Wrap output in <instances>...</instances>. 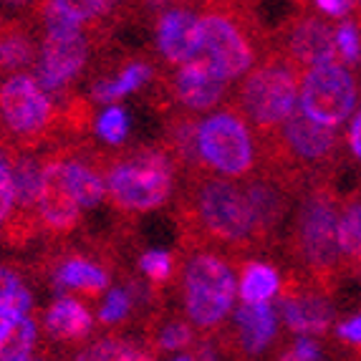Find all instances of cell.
<instances>
[{"mask_svg":"<svg viewBox=\"0 0 361 361\" xmlns=\"http://www.w3.org/2000/svg\"><path fill=\"white\" fill-rule=\"evenodd\" d=\"M180 238L220 247L235 258L260 253L245 190L238 180L205 169L187 172L175 202Z\"/></svg>","mask_w":361,"mask_h":361,"instance_id":"cell-1","label":"cell"},{"mask_svg":"<svg viewBox=\"0 0 361 361\" xmlns=\"http://www.w3.org/2000/svg\"><path fill=\"white\" fill-rule=\"evenodd\" d=\"M235 255L220 247L180 238L175 250V278L185 319L202 338H217L233 316L238 295Z\"/></svg>","mask_w":361,"mask_h":361,"instance_id":"cell-2","label":"cell"},{"mask_svg":"<svg viewBox=\"0 0 361 361\" xmlns=\"http://www.w3.org/2000/svg\"><path fill=\"white\" fill-rule=\"evenodd\" d=\"M338 207L341 197L334 177L311 180L298 192V205L288 233V255L295 263V271L331 295L343 273L338 247Z\"/></svg>","mask_w":361,"mask_h":361,"instance_id":"cell-3","label":"cell"},{"mask_svg":"<svg viewBox=\"0 0 361 361\" xmlns=\"http://www.w3.org/2000/svg\"><path fill=\"white\" fill-rule=\"evenodd\" d=\"M109 205L124 220L154 212L172 200L180 164L164 145L99 147Z\"/></svg>","mask_w":361,"mask_h":361,"instance_id":"cell-4","label":"cell"},{"mask_svg":"<svg viewBox=\"0 0 361 361\" xmlns=\"http://www.w3.org/2000/svg\"><path fill=\"white\" fill-rule=\"evenodd\" d=\"M200 51L238 81L271 49V30L260 25L255 0H200Z\"/></svg>","mask_w":361,"mask_h":361,"instance_id":"cell-5","label":"cell"},{"mask_svg":"<svg viewBox=\"0 0 361 361\" xmlns=\"http://www.w3.org/2000/svg\"><path fill=\"white\" fill-rule=\"evenodd\" d=\"M341 145V134L336 129L313 121L301 109L293 111L271 137L260 139L263 147L260 167L271 169L303 190V185L311 180L336 177L343 149Z\"/></svg>","mask_w":361,"mask_h":361,"instance_id":"cell-6","label":"cell"},{"mask_svg":"<svg viewBox=\"0 0 361 361\" xmlns=\"http://www.w3.org/2000/svg\"><path fill=\"white\" fill-rule=\"evenodd\" d=\"M303 71L283 54L268 49L250 71L238 78L235 106L260 139L271 137L295 111Z\"/></svg>","mask_w":361,"mask_h":361,"instance_id":"cell-7","label":"cell"},{"mask_svg":"<svg viewBox=\"0 0 361 361\" xmlns=\"http://www.w3.org/2000/svg\"><path fill=\"white\" fill-rule=\"evenodd\" d=\"M195 145L200 169L230 180H245L255 175L263 162L260 137L247 124L235 102L212 109L197 121Z\"/></svg>","mask_w":361,"mask_h":361,"instance_id":"cell-8","label":"cell"},{"mask_svg":"<svg viewBox=\"0 0 361 361\" xmlns=\"http://www.w3.org/2000/svg\"><path fill=\"white\" fill-rule=\"evenodd\" d=\"M59 104L33 73H11L0 81V139L18 149H43L61 142Z\"/></svg>","mask_w":361,"mask_h":361,"instance_id":"cell-9","label":"cell"},{"mask_svg":"<svg viewBox=\"0 0 361 361\" xmlns=\"http://www.w3.org/2000/svg\"><path fill=\"white\" fill-rule=\"evenodd\" d=\"M230 84L233 81L220 71L215 61L200 51L197 56L175 68L162 66L159 76L152 84V91H154L152 102L162 114L167 109L177 106L202 116L228 102Z\"/></svg>","mask_w":361,"mask_h":361,"instance_id":"cell-10","label":"cell"},{"mask_svg":"<svg viewBox=\"0 0 361 361\" xmlns=\"http://www.w3.org/2000/svg\"><path fill=\"white\" fill-rule=\"evenodd\" d=\"M116 265H119L116 245L99 243L97 247H89V250L81 245L56 247L46 255L41 268L43 276L54 283V288L78 293L89 301H99L111 288V276Z\"/></svg>","mask_w":361,"mask_h":361,"instance_id":"cell-11","label":"cell"},{"mask_svg":"<svg viewBox=\"0 0 361 361\" xmlns=\"http://www.w3.org/2000/svg\"><path fill=\"white\" fill-rule=\"evenodd\" d=\"M81 202L68 177L66 142L43 149L41 182H38V223L41 233L51 240H63L81 225Z\"/></svg>","mask_w":361,"mask_h":361,"instance_id":"cell-12","label":"cell"},{"mask_svg":"<svg viewBox=\"0 0 361 361\" xmlns=\"http://www.w3.org/2000/svg\"><path fill=\"white\" fill-rule=\"evenodd\" d=\"M359 99V81L351 66L341 61L321 63L303 71L301 76V102L303 114L326 127H341L349 119Z\"/></svg>","mask_w":361,"mask_h":361,"instance_id":"cell-13","label":"cell"},{"mask_svg":"<svg viewBox=\"0 0 361 361\" xmlns=\"http://www.w3.org/2000/svg\"><path fill=\"white\" fill-rule=\"evenodd\" d=\"M271 49L283 54L295 66L306 71L311 66L338 61L336 23L321 16V11L301 8L288 16L276 30H271Z\"/></svg>","mask_w":361,"mask_h":361,"instance_id":"cell-14","label":"cell"},{"mask_svg":"<svg viewBox=\"0 0 361 361\" xmlns=\"http://www.w3.org/2000/svg\"><path fill=\"white\" fill-rule=\"evenodd\" d=\"M243 190H245L250 215H253L258 250H273L281 243V230H283L286 217L301 190L265 167H260L255 175L245 177Z\"/></svg>","mask_w":361,"mask_h":361,"instance_id":"cell-15","label":"cell"},{"mask_svg":"<svg viewBox=\"0 0 361 361\" xmlns=\"http://www.w3.org/2000/svg\"><path fill=\"white\" fill-rule=\"evenodd\" d=\"M278 313L286 329L298 336H326L334 324L331 293L313 286L298 271L288 273L278 288Z\"/></svg>","mask_w":361,"mask_h":361,"instance_id":"cell-16","label":"cell"},{"mask_svg":"<svg viewBox=\"0 0 361 361\" xmlns=\"http://www.w3.org/2000/svg\"><path fill=\"white\" fill-rule=\"evenodd\" d=\"M278 336V311L271 301L240 303L235 308L225 329L217 334L215 343L225 356L253 359L260 356Z\"/></svg>","mask_w":361,"mask_h":361,"instance_id":"cell-17","label":"cell"},{"mask_svg":"<svg viewBox=\"0 0 361 361\" xmlns=\"http://www.w3.org/2000/svg\"><path fill=\"white\" fill-rule=\"evenodd\" d=\"M157 59L164 68H175L200 54L197 13L182 6H167L157 13L154 23Z\"/></svg>","mask_w":361,"mask_h":361,"instance_id":"cell-18","label":"cell"},{"mask_svg":"<svg viewBox=\"0 0 361 361\" xmlns=\"http://www.w3.org/2000/svg\"><path fill=\"white\" fill-rule=\"evenodd\" d=\"M159 71H162V63L152 56L124 59L114 71L104 73L102 78L91 84V99H94V104H119L134 91H142L145 86L154 84Z\"/></svg>","mask_w":361,"mask_h":361,"instance_id":"cell-19","label":"cell"},{"mask_svg":"<svg viewBox=\"0 0 361 361\" xmlns=\"http://www.w3.org/2000/svg\"><path fill=\"white\" fill-rule=\"evenodd\" d=\"M132 6L134 0H41L38 11L51 8V11L71 18L73 23L84 25L91 33L102 36L104 41H109L116 25L127 18Z\"/></svg>","mask_w":361,"mask_h":361,"instance_id":"cell-20","label":"cell"},{"mask_svg":"<svg viewBox=\"0 0 361 361\" xmlns=\"http://www.w3.org/2000/svg\"><path fill=\"white\" fill-rule=\"evenodd\" d=\"M43 334L54 343L81 349L94 334V316L84 301L73 295H61L43 313Z\"/></svg>","mask_w":361,"mask_h":361,"instance_id":"cell-21","label":"cell"},{"mask_svg":"<svg viewBox=\"0 0 361 361\" xmlns=\"http://www.w3.org/2000/svg\"><path fill=\"white\" fill-rule=\"evenodd\" d=\"M33 25V20L0 13V78L30 71L36 66L38 28Z\"/></svg>","mask_w":361,"mask_h":361,"instance_id":"cell-22","label":"cell"},{"mask_svg":"<svg viewBox=\"0 0 361 361\" xmlns=\"http://www.w3.org/2000/svg\"><path fill=\"white\" fill-rule=\"evenodd\" d=\"M145 336L147 346L154 351L157 359L162 354H175L177 359H185L195 349V343L202 338L185 316L164 311L162 306L149 311L145 321Z\"/></svg>","mask_w":361,"mask_h":361,"instance_id":"cell-23","label":"cell"},{"mask_svg":"<svg viewBox=\"0 0 361 361\" xmlns=\"http://www.w3.org/2000/svg\"><path fill=\"white\" fill-rule=\"evenodd\" d=\"M338 247L346 271L361 268V187L341 197L338 207Z\"/></svg>","mask_w":361,"mask_h":361,"instance_id":"cell-24","label":"cell"},{"mask_svg":"<svg viewBox=\"0 0 361 361\" xmlns=\"http://www.w3.org/2000/svg\"><path fill=\"white\" fill-rule=\"evenodd\" d=\"M240 276H238V295L243 303H263L278 295L281 288V273L271 263L263 260H243L238 263Z\"/></svg>","mask_w":361,"mask_h":361,"instance_id":"cell-25","label":"cell"},{"mask_svg":"<svg viewBox=\"0 0 361 361\" xmlns=\"http://www.w3.org/2000/svg\"><path fill=\"white\" fill-rule=\"evenodd\" d=\"M76 359L84 361H142V359H157L154 351L147 346V341H132V338L116 336V334H106V336L97 338V341L84 343L81 351H76Z\"/></svg>","mask_w":361,"mask_h":361,"instance_id":"cell-26","label":"cell"},{"mask_svg":"<svg viewBox=\"0 0 361 361\" xmlns=\"http://www.w3.org/2000/svg\"><path fill=\"white\" fill-rule=\"evenodd\" d=\"M38 346V324L30 313H20L11 334L0 346V361H25L36 356Z\"/></svg>","mask_w":361,"mask_h":361,"instance_id":"cell-27","label":"cell"},{"mask_svg":"<svg viewBox=\"0 0 361 361\" xmlns=\"http://www.w3.org/2000/svg\"><path fill=\"white\" fill-rule=\"evenodd\" d=\"M139 311L137 295L132 293L129 286H116V288H109L104 295V303L99 308V324L106 326V329H116V326H124L132 321V316Z\"/></svg>","mask_w":361,"mask_h":361,"instance_id":"cell-28","label":"cell"},{"mask_svg":"<svg viewBox=\"0 0 361 361\" xmlns=\"http://www.w3.org/2000/svg\"><path fill=\"white\" fill-rule=\"evenodd\" d=\"M0 311L16 313V316L33 311V295L28 286L23 283L20 273L8 265H0Z\"/></svg>","mask_w":361,"mask_h":361,"instance_id":"cell-29","label":"cell"},{"mask_svg":"<svg viewBox=\"0 0 361 361\" xmlns=\"http://www.w3.org/2000/svg\"><path fill=\"white\" fill-rule=\"evenodd\" d=\"M18 147L0 139V230L11 220L16 207V180H13V157Z\"/></svg>","mask_w":361,"mask_h":361,"instance_id":"cell-30","label":"cell"},{"mask_svg":"<svg viewBox=\"0 0 361 361\" xmlns=\"http://www.w3.org/2000/svg\"><path fill=\"white\" fill-rule=\"evenodd\" d=\"M139 273L157 288H167L175 278V253H164V250H145L139 255Z\"/></svg>","mask_w":361,"mask_h":361,"instance_id":"cell-31","label":"cell"},{"mask_svg":"<svg viewBox=\"0 0 361 361\" xmlns=\"http://www.w3.org/2000/svg\"><path fill=\"white\" fill-rule=\"evenodd\" d=\"M97 134L109 147L124 145L129 134V114L119 104H106V109L97 116Z\"/></svg>","mask_w":361,"mask_h":361,"instance_id":"cell-32","label":"cell"},{"mask_svg":"<svg viewBox=\"0 0 361 361\" xmlns=\"http://www.w3.org/2000/svg\"><path fill=\"white\" fill-rule=\"evenodd\" d=\"M336 51L338 61L346 66H361V28L354 18L336 20Z\"/></svg>","mask_w":361,"mask_h":361,"instance_id":"cell-33","label":"cell"},{"mask_svg":"<svg viewBox=\"0 0 361 361\" xmlns=\"http://www.w3.org/2000/svg\"><path fill=\"white\" fill-rule=\"evenodd\" d=\"M278 359H290V361H308V359H321L319 343L308 336H301L298 341H293L290 346H286V351H278Z\"/></svg>","mask_w":361,"mask_h":361,"instance_id":"cell-34","label":"cell"},{"mask_svg":"<svg viewBox=\"0 0 361 361\" xmlns=\"http://www.w3.org/2000/svg\"><path fill=\"white\" fill-rule=\"evenodd\" d=\"M41 0H0V13L13 16V18H25L36 23V13Z\"/></svg>","mask_w":361,"mask_h":361,"instance_id":"cell-35","label":"cell"},{"mask_svg":"<svg viewBox=\"0 0 361 361\" xmlns=\"http://www.w3.org/2000/svg\"><path fill=\"white\" fill-rule=\"evenodd\" d=\"M336 338L351 349H359V356H361V313L351 316V319L341 321L336 329Z\"/></svg>","mask_w":361,"mask_h":361,"instance_id":"cell-36","label":"cell"},{"mask_svg":"<svg viewBox=\"0 0 361 361\" xmlns=\"http://www.w3.org/2000/svg\"><path fill=\"white\" fill-rule=\"evenodd\" d=\"M316 8L329 18L341 20L354 11V0H316Z\"/></svg>","mask_w":361,"mask_h":361,"instance_id":"cell-37","label":"cell"},{"mask_svg":"<svg viewBox=\"0 0 361 361\" xmlns=\"http://www.w3.org/2000/svg\"><path fill=\"white\" fill-rule=\"evenodd\" d=\"M346 139H349V147H351V152H354V157L361 162V109L356 111L354 121H351Z\"/></svg>","mask_w":361,"mask_h":361,"instance_id":"cell-38","label":"cell"},{"mask_svg":"<svg viewBox=\"0 0 361 361\" xmlns=\"http://www.w3.org/2000/svg\"><path fill=\"white\" fill-rule=\"evenodd\" d=\"M16 313H8V311H0V346H3V341L8 338V334H11L13 324H16Z\"/></svg>","mask_w":361,"mask_h":361,"instance_id":"cell-39","label":"cell"},{"mask_svg":"<svg viewBox=\"0 0 361 361\" xmlns=\"http://www.w3.org/2000/svg\"><path fill=\"white\" fill-rule=\"evenodd\" d=\"M152 6H162V8H167V6H190V3H200V0H149Z\"/></svg>","mask_w":361,"mask_h":361,"instance_id":"cell-40","label":"cell"},{"mask_svg":"<svg viewBox=\"0 0 361 361\" xmlns=\"http://www.w3.org/2000/svg\"><path fill=\"white\" fill-rule=\"evenodd\" d=\"M351 13H354V20L359 23V28H361V0H356V3H354V11H351Z\"/></svg>","mask_w":361,"mask_h":361,"instance_id":"cell-41","label":"cell"},{"mask_svg":"<svg viewBox=\"0 0 361 361\" xmlns=\"http://www.w3.org/2000/svg\"><path fill=\"white\" fill-rule=\"evenodd\" d=\"M290 3H295V6H298V8H306L308 3H311V0H290Z\"/></svg>","mask_w":361,"mask_h":361,"instance_id":"cell-42","label":"cell"}]
</instances>
